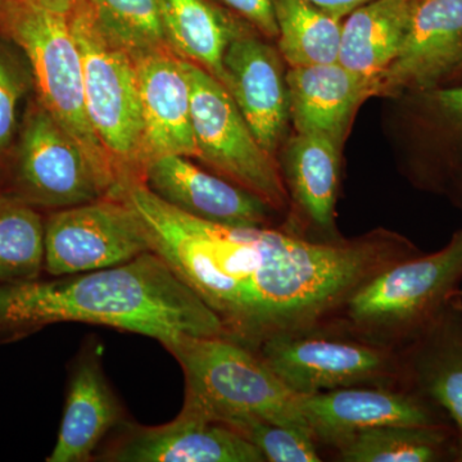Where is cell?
<instances>
[{
    "label": "cell",
    "mask_w": 462,
    "mask_h": 462,
    "mask_svg": "<svg viewBox=\"0 0 462 462\" xmlns=\"http://www.w3.org/2000/svg\"><path fill=\"white\" fill-rule=\"evenodd\" d=\"M419 96L422 127L436 144L433 189H451L462 180V84L439 85Z\"/></svg>",
    "instance_id": "cell-26"
},
{
    "label": "cell",
    "mask_w": 462,
    "mask_h": 462,
    "mask_svg": "<svg viewBox=\"0 0 462 462\" xmlns=\"http://www.w3.org/2000/svg\"><path fill=\"white\" fill-rule=\"evenodd\" d=\"M5 0H0V11H2L3 5H5Z\"/></svg>",
    "instance_id": "cell-35"
},
{
    "label": "cell",
    "mask_w": 462,
    "mask_h": 462,
    "mask_svg": "<svg viewBox=\"0 0 462 462\" xmlns=\"http://www.w3.org/2000/svg\"><path fill=\"white\" fill-rule=\"evenodd\" d=\"M143 184L167 205L207 223L227 226H270L276 209L236 182L194 165L190 157L151 161Z\"/></svg>",
    "instance_id": "cell-14"
},
{
    "label": "cell",
    "mask_w": 462,
    "mask_h": 462,
    "mask_svg": "<svg viewBox=\"0 0 462 462\" xmlns=\"http://www.w3.org/2000/svg\"><path fill=\"white\" fill-rule=\"evenodd\" d=\"M30 2L42 5V7L53 9V11L69 14L71 9L74 8L80 0H30Z\"/></svg>",
    "instance_id": "cell-32"
},
{
    "label": "cell",
    "mask_w": 462,
    "mask_h": 462,
    "mask_svg": "<svg viewBox=\"0 0 462 462\" xmlns=\"http://www.w3.org/2000/svg\"><path fill=\"white\" fill-rule=\"evenodd\" d=\"M257 354L297 396L349 387H403L401 349L314 329L266 340Z\"/></svg>",
    "instance_id": "cell-7"
},
{
    "label": "cell",
    "mask_w": 462,
    "mask_h": 462,
    "mask_svg": "<svg viewBox=\"0 0 462 462\" xmlns=\"http://www.w3.org/2000/svg\"><path fill=\"white\" fill-rule=\"evenodd\" d=\"M33 87L29 60L21 48L0 36V157L7 156L20 133L21 107Z\"/></svg>",
    "instance_id": "cell-29"
},
{
    "label": "cell",
    "mask_w": 462,
    "mask_h": 462,
    "mask_svg": "<svg viewBox=\"0 0 462 462\" xmlns=\"http://www.w3.org/2000/svg\"><path fill=\"white\" fill-rule=\"evenodd\" d=\"M120 199L142 218L152 249L220 319L227 338L254 351L273 337L321 327L376 273L421 254L385 229L318 242L287 227L207 223L143 182Z\"/></svg>",
    "instance_id": "cell-1"
},
{
    "label": "cell",
    "mask_w": 462,
    "mask_h": 462,
    "mask_svg": "<svg viewBox=\"0 0 462 462\" xmlns=\"http://www.w3.org/2000/svg\"><path fill=\"white\" fill-rule=\"evenodd\" d=\"M190 84L191 121L197 158L227 180L287 208L288 191L275 157L267 153L225 85L184 60Z\"/></svg>",
    "instance_id": "cell-8"
},
{
    "label": "cell",
    "mask_w": 462,
    "mask_h": 462,
    "mask_svg": "<svg viewBox=\"0 0 462 462\" xmlns=\"http://www.w3.org/2000/svg\"><path fill=\"white\" fill-rule=\"evenodd\" d=\"M455 79L456 80H462V66L448 79V81L455 80Z\"/></svg>",
    "instance_id": "cell-34"
},
{
    "label": "cell",
    "mask_w": 462,
    "mask_h": 462,
    "mask_svg": "<svg viewBox=\"0 0 462 462\" xmlns=\"http://www.w3.org/2000/svg\"><path fill=\"white\" fill-rule=\"evenodd\" d=\"M462 66V0H415L397 57L370 96L420 93L447 83Z\"/></svg>",
    "instance_id": "cell-13"
},
{
    "label": "cell",
    "mask_w": 462,
    "mask_h": 462,
    "mask_svg": "<svg viewBox=\"0 0 462 462\" xmlns=\"http://www.w3.org/2000/svg\"><path fill=\"white\" fill-rule=\"evenodd\" d=\"M279 53L289 67L338 62L342 20L306 0H273Z\"/></svg>",
    "instance_id": "cell-24"
},
{
    "label": "cell",
    "mask_w": 462,
    "mask_h": 462,
    "mask_svg": "<svg viewBox=\"0 0 462 462\" xmlns=\"http://www.w3.org/2000/svg\"><path fill=\"white\" fill-rule=\"evenodd\" d=\"M340 147L324 136L296 134L282 149L281 173L288 191L289 202L296 214V233L311 231L318 242L345 239L336 227V205L338 199ZM298 234V233H297Z\"/></svg>",
    "instance_id": "cell-18"
},
{
    "label": "cell",
    "mask_w": 462,
    "mask_h": 462,
    "mask_svg": "<svg viewBox=\"0 0 462 462\" xmlns=\"http://www.w3.org/2000/svg\"><path fill=\"white\" fill-rule=\"evenodd\" d=\"M457 294H458V297H462V291H457Z\"/></svg>",
    "instance_id": "cell-36"
},
{
    "label": "cell",
    "mask_w": 462,
    "mask_h": 462,
    "mask_svg": "<svg viewBox=\"0 0 462 462\" xmlns=\"http://www.w3.org/2000/svg\"><path fill=\"white\" fill-rule=\"evenodd\" d=\"M58 322L105 325L157 339L224 336L223 322L154 251L53 281L0 285V340Z\"/></svg>",
    "instance_id": "cell-2"
},
{
    "label": "cell",
    "mask_w": 462,
    "mask_h": 462,
    "mask_svg": "<svg viewBox=\"0 0 462 462\" xmlns=\"http://www.w3.org/2000/svg\"><path fill=\"white\" fill-rule=\"evenodd\" d=\"M102 346H88L69 376L65 411L48 462L90 461L100 443L125 422L102 364Z\"/></svg>",
    "instance_id": "cell-19"
},
{
    "label": "cell",
    "mask_w": 462,
    "mask_h": 462,
    "mask_svg": "<svg viewBox=\"0 0 462 462\" xmlns=\"http://www.w3.org/2000/svg\"><path fill=\"white\" fill-rule=\"evenodd\" d=\"M149 251L147 229L123 199L57 209L45 220L44 270L56 278L118 266Z\"/></svg>",
    "instance_id": "cell-10"
},
{
    "label": "cell",
    "mask_w": 462,
    "mask_h": 462,
    "mask_svg": "<svg viewBox=\"0 0 462 462\" xmlns=\"http://www.w3.org/2000/svg\"><path fill=\"white\" fill-rule=\"evenodd\" d=\"M238 431L269 462H320L321 446L311 430L300 425L282 424L239 416L220 421Z\"/></svg>",
    "instance_id": "cell-28"
},
{
    "label": "cell",
    "mask_w": 462,
    "mask_h": 462,
    "mask_svg": "<svg viewBox=\"0 0 462 462\" xmlns=\"http://www.w3.org/2000/svg\"><path fill=\"white\" fill-rule=\"evenodd\" d=\"M403 387L445 412L462 462V303L456 293L418 338L401 349Z\"/></svg>",
    "instance_id": "cell-17"
},
{
    "label": "cell",
    "mask_w": 462,
    "mask_h": 462,
    "mask_svg": "<svg viewBox=\"0 0 462 462\" xmlns=\"http://www.w3.org/2000/svg\"><path fill=\"white\" fill-rule=\"evenodd\" d=\"M163 346L184 373V402L214 420L252 416L310 430L300 396L254 349L224 336H181Z\"/></svg>",
    "instance_id": "cell-5"
},
{
    "label": "cell",
    "mask_w": 462,
    "mask_h": 462,
    "mask_svg": "<svg viewBox=\"0 0 462 462\" xmlns=\"http://www.w3.org/2000/svg\"><path fill=\"white\" fill-rule=\"evenodd\" d=\"M298 401L319 445L329 449L374 428L452 427L442 410L406 387L340 388L300 396Z\"/></svg>",
    "instance_id": "cell-12"
},
{
    "label": "cell",
    "mask_w": 462,
    "mask_h": 462,
    "mask_svg": "<svg viewBox=\"0 0 462 462\" xmlns=\"http://www.w3.org/2000/svg\"><path fill=\"white\" fill-rule=\"evenodd\" d=\"M100 29L138 60L172 51L163 26L160 0H87Z\"/></svg>",
    "instance_id": "cell-27"
},
{
    "label": "cell",
    "mask_w": 462,
    "mask_h": 462,
    "mask_svg": "<svg viewBox=\"0 0 462 462\" xmlns=\"http://www.w3.org/2000/svg\"><path fill=\"white\" fill-rule=\"evenodd\" d=\"M7 182L2 193L35 208L57 211L107 197L83 149L38 99L23 116Z\"/></svg>",
    "instance_id": "cell-9"
},
{
    "label": "cell",
    "mask_w": 462,
    "mask_h": 462,
    "mask_svg": "<svg viewBox=\"0 0 462 462\" xmlns=\"http://www.w3.org/2000/svg\"><path fill=\"white\" fill-rule=\"evenodd\" d=\"M331 451L345 462H456L457 440L451 425H394L358 431Z\"/></svg>",
    "instance_id": "cell-23"
},
{
    "label": "cell",
    "mask_w": 462,
    "mask_h": 462,
    "mask_svg": "<svg viewBox=\"0 0 462 462\" xmlns=\"http://www.w3.org/2000/svg\"><path fill=\"white\" fill-rule=\"evenodd\" d=\"M136 62L142 114L143 171L165 156L197 158L191 121L190 84L184 60L172 51Z\"/></svg>",
    "instance_id": "cell-16"
},
{
    "label": "cell",
    "mask_w": 462,
    "mask_h": 462,
    "mask_svg": "<svg viewBox=\"0 0 462 462\" xmlns=\"http://www.w3.org/2000/svg\"><path fill=\"white\" fill-rule=\"evenodd\" d=\"M160 5L173 53L223 81L225 51L245 30L206 0H160Z\"/></svg>",
    "instance_id": "cell-22"
},
{
    "label": "cell",
    "mask_w": 462,
    "mask_h": 462,
    "mask_svg": "<svg viewBox=\"0 0 462 462\" xmlns=\"http://www.w3.org/2000/svg\"><path fill=\"white\" fill-rule=\"evenodd\" d=\"M81 60L88 116L118 181V196L143 182L142 114L135 60L98 26L87 0L69 12Z\"/></svg>",
    "instance_id": "cell-6"
},
{
    "label": "cell",
    "mask_w": 462,
    "mask_h": 462,
    "mask_svg": "<svg viewBox=\"0 0 462 462\" xmlns=\"http://www.w3.org/2000/svg\"><path fill=\"white\" fill-rule=\"evenodd\" d=\"M289 115L298 134L324 136L342 145L369 85L340 63L289 67Z\"/></svg>",
    "instance_id": "cell-20"
},
{
    "label": "cell",
    "mask_w": 462,
    "mask_h": 462,
    "mask_svg": "<svg viewBox=\"0 0 462 462\" xmlns=\"http://www.w3.org/2000/svg\"><path fill=\"white\" fill-rule=\"evenodd\" d=\"M256 27L266 38H278L273 0H220Z\"/></svg>",
    "instance_id": "cell-30"
},
{
    "label": "cell",
    "mask_w": 462,
    "mask_h": 462,
    "mask_svg": "<svg viewBox=\"0 0 462 462\" xmlns=\"http://www.w3.org/2000/svg\"><path fill=\"white\" fill-rule=\"evenodd\" d=\"M44 236L45 220L38 208L0 193V285L41 278Z\"/></svg>",
    "instance_id": "cell-25"
},
{
    "label": "cell",
    "mask_w": 462,
    "mask_h": 462,
    "mask_svg": "<svg viewBox=\"0 0 462 462\" xmlns=\"http://www.w3.org/2000/svg\"><path fill=\"white\" fill-rule=\"evenodd\" d=\"M413 5L415 0H372L342 23L338 63L369 85L370 91L402 47Z\"/></svg>",
    "instance_id": "cell-21"
},
{
    "label": "cell",
    "mask_w": 462,
    "mask_h": 462,
    "mask_svg": "<svg viewBox=\"0 0 462 462\" xmlns=\"http://www.w3.org/2000/svg\"><path fill=\"white\" fill-rule=\"evenodd\" d=\"M454 191L456 193V200H457L458 205H460L462 208V180L460 181V184L456 187Z\"/></svg>",
    "instance_id": "cell-33"
},
{
    "label": "cell",
    "mask_w": 462,
    "mask_h": 462,
    "mask_svg": "<svg viewBox=\"0 0 462 462\" xmlns=\"http://www.w3.org/2000/svg\"><path fill=\"white\" fill-rule=\"evenodd\" d=\"M306 2L321 9L325 14H330L331 17L342 20L343 17L352 14L355 9L372 2V0H306Z\"/></svg>",
    "instance_id": "cell-31"
},
{
    "label": "cell",
    "mask_w": 462,
    "mask_h": 462,
    "mask_svg": "<svg viewBox=\"0 0 462 462\" xmlns=\"http://www.w3.org/2000/svg\"><path fill=\"white\" fill-rule=\"evenodd\" d=\"M0 30L25 53L36 99L89 158L107 197H117L118 181L107 152L94 133L85 103L83 60L69 14L30 0H5Z\"/></svg>",
    "instance_id": "cell-4"
},
{
    "label": "cell",
    "mask_w": 462,
    "mask_h": 462,
    "mask_svg": "<svg viewBox=\"0 0 462 462\" xmlns=\"http://www.w3.org/2000/svg\"><path fill=\"white\" fill-rule=\"evenodd\" d=\"M98 456L120 462H264L238 431L187 402L173 420L158 427L123 422Z\"/></svg>",
    "instance_id": "cell-11"
},
{
    "label": "cell",
    "mask_w": 462,
    "mask_h": 462,
    "mask_svg": "<svg viewBox=\"0 0 462 462\" xmlns=\"http://www.w3.org/2000/svg\"><path fill=\"white\" fill-rule=\"evenodd\" d=\"M461 279L462 227L440 251L398 261L376 273L319 328L402 349L457 293Z\"/></svg>",
    "instance_id": "cell-3"
},
{
    "label": "cell",
    "mask_w": 462,
    "mask_h": 462,
    "mask_svg": "<svg viewBox=\"0 0 462 462\" xmlns=\"http://www.w3.org/2000/svg\"><path fill=\"white\" fill-rule=\"evenodd\" d=\"M221 83L261 147L275 157L291 120L281 53L252 33H240L225 51Z\"/></svg>",
    "instance_id": "cell-15"
}]
</instances>
